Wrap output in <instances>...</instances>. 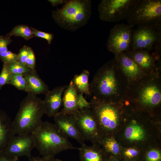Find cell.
<instances>
[{"label": "cell", "mask_w": 161, "mask_h": 161, "mask_svg": "<svg viewBox=\"0 0 161 161\" xmlns=\"http://www.w3.org/2000/svg\"><path fill=\"white\" fill-rule=\"evenodd\" d=\"M125 136L127 139L131 141H139L144 138L145 134L143 129L140 126L133 124L126 129Z\"/></svg>", "instance_id": "obj_23"}, {"label": "cell", "mask_w": 161, "mask_h": 161, "mask_svg": "<svg viewBox=\"0 0 161 161\" xmlns=\"http://www.w3.org/2000/svg\"><path fill=\"white\" fill-rule=\"evenodd\" d=\"M106 161H107V160ZM114 161L113 160H109V161Z\"/></svg>", "instance_id": "obj_39"}, {"label": "cell", "mask_w": 161, "mask_h": 161, "mask_svg": "<svg viewBox=\"0 0 161 161\" xmlns=\"http://www.w3.org/2000/svg\"><path fill=\"white\" fill-rule=\"evenodd\" d=\"M45 114L43 101L31 93L21 102L13 125L15 135L31 134L42 122Z\"/></svg>", "instance_id": "obj_5"}, {"label": "cell", "mask_w": 161, "mask_h": 161, "mask_svg": "<svg viewBox=\"0 0 161 161\" xmlns=\"http://www.w3.org/2000/svg\"><path fill=\"white\" fill-rule=\"evenodd\" d=\"M123 102L114 103L92 97L90 102V109L98 126L102 130L109 131L116 127L120 116V107Z\"/></svg>", "instance_id": "obj_6"}, {"label": "cell", "mask_w": 161, "mask_h": 161, "mask_svg": "<svg viewBox=\"0 0 161 161\" xmlns=\"http://www.w3.org/2000/svg\"><path fill=\"white\" fill-rule=\"evenodd\" d=\"M129 82L118 69L114 58L104 64L97 70L89 84L91 95L114 103L123 102Z\"/></svg>", "instance_id": "obj_1"}, {"label": "cell", "mask_w": 161, "mask_h": 161, "mask_svg": "<svg viewBox=\"0 0 161 161\" xmlns=\"http://www.w3.org/2000/svg\"><path fill=\"white\" fill-rule=\"evenodd\" d=\"M114 58L118 69L126 77L129 84L145 75L136 63L129 57L125 52L121 53Z\"/></svg>", "instance_id": "obj_15"}, {"label": "cell", "mask_w": 161, "mask_h": 161, "mask_svg": "<svg viewBox=\"0 0 161 161\" xmlns=\"http://www.w3.org/2000/svg\"><path fill=\"white\" fill-rule=\"evenodd\" d=\"M147 161H160L161 155L160 151L156 149H152L147 153L146 157Z\"/></svg>", "instance_id": "obj_32"}, {"label": "cell", "mask_w": 161, "mask_h": 161, "mask_svg": "<svg viewBox=\"0 0 161 161\" xmlns=\"http://www.w3.org/2000/svg\"><path fill=\"white\" fill-rule=\"evenodd\" d=\"M31 28L34 36L43 38L47 40L49 44H51L53 38V34L41 31L33 28Z\"/></svg>", "instance_id": "obj_29"}, {"label": "cell", "mask_w": 161, "mask_h": 161, "mask_svg": "<svg viewBox=\"0 0 161 161\" xmlns=\"http://www.w3.org/2000/svg\"><path fill=\"white\" fill-rule=\"evenodd\" d=\"M6 64L9 71L13 75L24 74L31 70L18 61Z\"/></svg>", "instance_id": "obj_24"}, {"label": "cell", "mask_w": 161, "mask_h": 161, "mask_svg": "<svg viewBox=\"0 0 161 161\" xmlns=\"http://www.w3.org/2000/svg\"><path fill=\"white\" fill-rule=\"evenodd\" d=\"M15 134L13 121L4 111L0 109V154L3 152Z\"/></svg>", "instance_id": "obj_17"}, {"label": "cell", "mask_w": 161, "mask_h": 161, "mask_svg": "<svg viewBox=\"0 0 161 161\" xmlns=\"http://www.w3.org/2000/svg\"><path fill=\"white\" fill-rule=\"evenodd\" d=\"M77 126L85 140L98 141V125L90 108L80 109L73 116Z\"/></svg>", "instance_id": "obj_12"}, {"label": "cell", "mask_w": 161, "mask_h": 161, "mask_svg": "<svg viewBox=\"0 0 161 161\" xmlns=\"http://www.w3.org/2000/svg\"><path fill=\"white\" fill-rule=\"evenodd\" d=\"M27 161H62L61 160L53 157H31Z\"/></svg>", "instance_id": "obj_36"}, {"label": "cell", "mask_w": 161, "mask_h": 161, "mask_svg": "<svg viewBox=\"0 0 161 161\" xmlns=\"http://www.w3.org/2000/svg\"><path fill=\"white\" fill-rule=\"evenodd\" d=\"M125 52L145 75H161V54L157 52L151 54L144 49L130 50Z\"/></svg>", "instance_id": "obj_11"}, {"label": "cell", "mask_w": 161, "mask_h": 161, "mask_svg": "<svg viewBox=\"0 0 161 161\" xmlns=\"http://www.w3.org/2000/svg\"><path fill=\"white\" fill-rule=\"evenodd\" d=\"M83 94L78 93L77 97V106L78 109H80L86 108H90V103L88 102L84 97Z\"/></svg>", "instance_id": "obj_31"}, {"label": "cell", "mask_w": 161, "mask_h": 161, "mask_svg": "<svg viewBox=\"0 0 161 161\" xmlns=\"http://www.w3.org/2000/svg\"><path fill=\"white\" fill-rule=\"evenodd\" d=\"M67 86H57L45 95L43 101L45 114L52 117L57 114L62 105V95Z\"/></svg>", "instance_id": "obj_16"}, {"label": "cell", "mask_w": 161, "mask_h": 161, "mask_svg": "<svg viewBox=\"0 0 161 161\" xmlns=\"http://www.w3.org/2000/svg\"><path fill=\"white\" fill-rule=\"evenodd\" d=\"M126 19L133 27L161 22V0H139Z\"/></svg>", "instance_id": "obj_8"}, {"label": "cell", "mask_w": 161, "mask_h": 161, "mask_svg": "<svg viewBox=\"0 0 161 161\" xmlns=\"http://www.w3.org/2000/svg\"><path fill=\"white\" fill-rule=\"evenodd\" d=\"M90 0H70L60 9L52 11L55 22L61 28L74 31L86 25L92 14Z\"/></svg>", "instance_id": "obj_4"}, {"label": "cell", "mask_w": 161, "mask_h": 161, "mask_svg": "<svg viewBox=\"0 0 161 161\" xmlns=\"http://www.w3.org/2000/svg\"><path fill=\"white\" fill-rule=\"evenodd\" d=\"M13 75L9 71L6 64L3 63L0 74V90L6 84H8L11 80Z\"/></svg>", "instance_id": "obj_27"}, {"label": "cell", "mask_w": 161, "mask_h": 161, "mask_svg": "<svg viewBox=\"0 0 161 161\" xmlns=\"http://www.w3.org/2000/svg\"><path fill=\"white\" fill-rule=\"evenodd\" d=\"M28 56L25 65L31 70H35L36 64L35 55L32 49L29 47H28Z\"/></svg>", "instance_id": "obj_30"}, {"label": "cell", "mask_w": 161, "mask_h": 161, "mask_svg": "<svg viewBox=\"0 0 161 161\" xmlns=\"http://www.w3.org/2000/svg\"><path fill=\"white\" fill-rule=\"evenodd\" d=\"M34 148L35 141L31 134H17L12 138L3 152L18 158L26 156L29 158Z\"/></svg>", "instance_id": "obj_13"}, {"label": "cell", "mask_w": 161, "mask_h": 161, "mask_svg": "<svg viewBox=\"0 0 161 161\" xmlns=\"http://www.w3.org/2000/svg\"><path fill=\"white\" fill-rule=\"evenodd\" d=\"M139 0H102L98 6L100 19L118 22L127 19Z\"/></svg>", "instance_id": "obj_9"}, {"label": "cell", "mask_w": 161, "mask_h": 161, "mask_svg": "<svg viewBox=\"0 0 161 161\" xmlns=\"http://www.w3.org/2000/svg\"><path fill=\"white\" fill-rule=\"evenodd\" d=\"M5 35L9 38L12 36L20 37L27 40L34 36L31 27L27 25L21 24L15 27Z\"/></svg>", "instance_id": "obj_22"}, {"label": "cell", "mask_w": 161, "mask_h": 161, "mask_svg": "<svg viewBox=\"0 0 161 161\" xmlns=\"http://www.w3.org/2000/svg\"><path fill=\"white\" fill-rule=\"evenodd\" d=\"M18 55L10 51L0 52V59L3 63L9 64L18 61Z\"/></svg>", "instance_id": "obj_28"}, {"label": "cell", "mask_w": 161, "mask_h": 161, "mask_svg": "<svg viewBox=\"0 0 161 161\" xmlns=\"http://www.w3.org/2000/svg\"><path fill=\"white\" fill-rule=\"evenodd\" d=\"M12 41L10 38L6 35H0V52L8 51L7 47Z\"/></svg>", "instance_id": "obj_33"}, {"label": "cell", "mask_w": 161, "mask_h": 161, "mask_svg": "<svg viewBox=\"0 0 161 161\" xmlns=\"http://www.w3.org/2000/svg\"><path fill=\"white\" fill-rule=\"evenodd\" d=\"M67 0H48L51 5L54 7L57 6L58 5L64 4Z\"/></svg>", "instance_id": "obj_38"}, {"label": "cell", "mask_w": 161, "mask_h": 161, "mask_svg": "<svg viewBox=\"0 0 161 161\" xmlns=\"http://www.w3.org/2000/svg\"><path fill=\"white\" fill-rule=\"evenodd\" d=\"M78 93L77 89L71 80L63 93V108L60 112L72 116L77 112L79 110L77 103Z\"/></svg>", "instance_id": "obj_18"}, {"label": "cell", "mask_w": 161, "mask_h": 161, "mask_svg": "<svg viewBox=\"0 0 161 161\" xmlns=\"http://www.w3.org/2000/svg\"><path fill=\"white\" fill-rule=\"evenodd\" d=\"M18 158L7 155L4 152L0 154V161H18Z\"/></svg>", "instance_id": "obj_37"}, {"label": "cell", "mask_w": 161, "mask_h": 161, "mask_svg": "<svg viewBox=\"0 0 161 161\" xmlns=\"http://www.w3.org/2000/svg\"><path fill=\"white\" fill-rule=\"evenodd\" d=\"M101 143L106 152L115 155L119 153L120 151L119 146L114 138H106L102 140Z\"/></svg>", "instance_id": "obj_25"}, {"label": "cell", "mask_w": 161, "mask_h": 161, "mask_svg": "<svg viewBox=\"0 0 161 161\" xmlns=\"http://www.w3.org/2000/svg\"><path fill=\"white\" fill-rule=\"evenodd\" d=\"M139 154L138 151L135 148H129L127 149L124 151V156L129 159H132L136 157Z\"/></svg>", "instance_id": "obj_35"}, {"label": "cell", "mask_w": 161, "mask_h": 161, "mask_svg": "<svg viewBox=\"0 0 161 161\" xmlns=\"http://www.w3.org/2000/svg\"><path fill=\"white\" fill-rule=\"evenodd\" d=\"M124 100L142 109L158 107L161 102V75H145L129 83Z\"/></svg>", "instance_id": "obj_2"}, {"label": "cell", "mask_w": 161, "mask_h": 161, "mask_svg": "<svg viewBox=\"0 0 161 161\" xmlns=\"http://www.w3.org/2000/svg\"><path fill=\"white\" fill-rule=\"evenodd\" d=\"M54 124L67 137L76 140L81 145L85 144V140L80 132L72 116L59 111L53 117Z\"/></svg>", "instance_id": "obj_14"}, {"label": "cell", "mask_w": 161, "mask_h": 161, "mask_svg": "<svg viewBox=\"0 0 161 161\" xmlns=\"http://www.w3.org/2000/svg\"><path fill=\"white\" fill-rule=\"evenodd\" d=\"M31 134L35 148L43 157H53L63 151L78 149L73 146L54 123L48 121H42Z\"/></svg>", "instance_id": "obj_3"}, {"label": "cell", "mask_w": 161, "mask_h": 161, "mask_svg": "<svg viewBox=\"0 0 161 161\" xmlns=\"http://www.w3.org/2000/svg\"><path fill=\"white\" fill-rule=\"evenodd\" d=\"M161 22L138 25L132 31L130 50L150 51L154 48L161 53Z\"/></svg>", "instance_id": "obj_7"}, {"label": "cell", "mask_w": 161, "mask_h": 161, "mask_svg": "<svg viewBox=\"0 0 161 161\" xmlns=\"http://www.w3.org/2000/svg\"><path fill=\"white\" fill-rule=\"evenodd\" d=\"M89 71L84 69L80 74L75 75L72 80L78 93L91 95L89 82Z\"/></svg>", "instance_id": "obj_21"}, {"label": "cell", "mask_w": 161, "mask_h": 161, "mask_svg": "<svg viewBox=\"0 0 161 161\" xmlns=\"http://www.w3.org/2000/svg\"><path fill=\"white\" fill-rule=\"evenodd\" d=\"M23 75L26 81L25 91L28 93L45 95L49 91L48 86L39 76L35 69L31 70Z\"/></svg>", "instance_id": "obj_19"}, {"label": "cell", "mask_w": 161, "mask_h": 161, "mask_svg": "<svg viewBox=\"0 0 161 161\" xmlns=\"http://www.w3.org/2000/svg\"><path fill=\"white\" fill-rule=\"evenodd\" d=\"M133 27L128 24H119L115 25L111 29L106 46L114 57L130 50Z\"/></svg>", "instance_id": "obj_10"}, {"label": "cell", "mask_w": 161, "mask_h": 161, "mask_svg": "<svg viewBox=\"0 0 161 161\" xmlns=\"http://www.w3.org/2000/svg\"><path fill=\"white\" fill-rule=\"evenodd\" d=\"M8 84L14 86L19 90L25 91L26 81L23 74L13 75Z\"/></svg>", "instance_id": "obj_26"}, {"label": "cell", "mask_w": 161, "mask_h": 161, "mask_svg": "<svg viewBox=\"0 0 161 161\" xmlns=\"http://www.w3.org/2000/svg\"><path fill=\"white\" fill-rule=\"evenodd\" d=\"M78 150L80 161H106L103 152L95 145H81Z\"/></svg>", "instance_id": "obj_20"}, {"label": "cell", "mask_w": 161, "mask_h": 161, "mask_svg": "<svg viewBox=\"0 0 161 161\" xmlns=\"http://www.w3.org/2000/svg\"><path fill=\"white\" fill-rule=\"evenodd\" d=\"M28 47L24 45L20 49L18 54V61L25 65L28 56Z\"/></svg>", "instance_id": "obj_34"}]
</instances>
